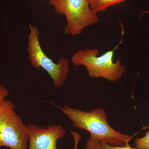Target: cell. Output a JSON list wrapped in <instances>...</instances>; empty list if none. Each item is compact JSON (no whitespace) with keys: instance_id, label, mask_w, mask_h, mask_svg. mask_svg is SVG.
<instances>
[{"instance_id":"6da1fadb","label":"cell","mask_w":149,"mask_h":149,"mask_svg":"<svg viewBox=\"0 0 149 149\" xmlns=\"http://www.w3.org/2000/svg\"><path fill=\"white\" fill-rule=\"evenodd\" d=\"M61 109L74 127L87 130L95 139L111 146H125L133 138V136L123 134L111 127L108 122L107 115L103 109L86 112L65 105Z\"/></svg>"},{"instance_id":"7a4b0ae2","label":"cell","mask_w":149,"mask_h":149,"mask_svg":"<svg viewBox=\"0 0 149 149\" xmlns=\"http://www.w3.org/2000/svg\"><path fill=\"white\" fill-rule=\"evenodd\" d=\"M121 42L120 41L114 49L102 55H100V51L96 48L79 50L72 55L71 62L75 66H85L88 75L92 78H103L111 82H116L125 72L120 58L113 61L115 51Z\"/></svg>"},{"instance_id":"3957f363","label":"cell","mask_w":149,"mask_h":149,"mask_svg":"<svg viewBox=\"0 0 149 149\" xmlns=\"http://www.w3.org/2000/svg\"><path fill=\"white\" fill-rule=\"evenodd\" d=\"M27 51L28 58L33 67L42 68L53 80L54 88H61L65 83L69 73V60L61 57L57 63L45 54L39 40L40 32L37 27L29 25Z\"/></svg>"},{"instance_id":"277c9868","label":"cell","mask_w":149,"mask_h":149,"mask_svg":"<svg viewBox=\"0 0 149 149\" xmlns=\"http://www.w3.org/2000/svg\"><path fill=\"white\" fill-rule=\"evenodd\" d=\"M56 12L64 15L67 20L64 33L80 35L86 27L97 23V13L91 8L88 0H49Z\"/></svg>"},{"instance_id":"5b68a950","label":"cell","mask_w":149,"mask_h":149,"mask_svg":"<svg viewBox=\"0 0 149 149\" xmlns=\"http://www.w3.org/2000/svg\"><path fill=\"white\" fill-rule=\"evenodd\" d=\"M29 128L15 111L14 104L6 100L0 106V146L28 149Z\"/></svg>"},{"instance_id":"8992f818","label":"cell","mask_w":149,"mask_h":149,"mask_svg":"<svg viewBox=\"0 0 149 149\" xmlns=\"http://www.w3.org/2000/svg\"><path fill=\"white\" fill-rule=\"evenodd\" d=\"M28 149H58L57 142L65 135L64 128L60 125H50L47 128L29 124ZM74 140L73 149L78 148V145L82 139L81 135L71 131Z\"/></svg>"},{"instance_id":"52a82bcc","label":"cell","mask_w":149,"mask_h":149,"mask_svg":"<svg viewBox=\"0 0 149 149\" xmlns=\"http://www.w3.org/2000/svg\"><path fill=\"white\" fill-rule=\"evenodd\" d=\"M85 149H136L135 147H132L130 144L122 146H111L109 144L97 140L90 135L87 140L85 147Z\"/></svg>"},{"instance_id":"ba28073f","label":"cell","mask_w":149,"mask_h":149,"mask_svg":"<svg viewBox=\"0 0 149 149\" xmlns=\"http://www.w3.org/2000/svg\"><path fill=\"white\" fill-rule=\"evenodd\" d=\"M126 0H88L91 8L95 13L106 10L111 7L125 2Z\"/></svg>"},{"instance_id":"9c48e42d","label":"cell","mask_w":149,"mask_h":149,"mask_svg":"<svg viewBox=\"0 0 149 149\" xmlns=\"http://www.w3.org/2000/svg\"><path fill=\"white\" fill-rule=\"evenodd\" d=\"M134 145L136 149H149V131L143 137L136 139Z\"/></svg>"},{"instance_id":"30bf717a","label":"cell","mask_w":149,"mask_h":149,"mask_svg":"<svg viewBox=\"0 0 149 149\" xmlns=\"http://www.w3.org/2000/svg\"><path fill=\"white\" fill-rule=\"evenodd\" d=\"M9 92L3 85L0 83V106L6 100V98L8 96Z\"/></svg>"},{"instance_id":"8fae6325","label":"cell","mask_w":149,"mask_h":149,"mask_svg":"<svg viewBox=\"0 0 149 149\" xmlns=\"http://www.w3.org/2000/svg\"><path fill=\"white\" fill-rule=\"evenodd\" d=\"M145 13L149 14V11H144L143 12H142V13H141V16H142V15H143V14Z\"/></svg>"},{"instance_id":"7c38bea8","label":"cell","mask_w":149,"mask_h":149,"mask_svg":"<svg viewBox=\"0 0 149 149\" xmlns=\"http://www.w3.org/2000/svg\"><path fill=\"white\" fill-rule=\"evenodd\" d=\"M149 129V125H148L147 126H145L143 128V129Z\"/></svg>"},{"instance_id":"4fadbf2b","label":"cell","mask_w":149,"mask_h":149,"mask_svg":"<svg viewBox=\"0 0 149 149\" xmlns=\"http://www.w3.org/2000/svg\"><path fill=\"white\" fill-rule=\"evenodd\" d=\"M1 146H0V149H1Z\"/></svg>"}]
</instances>
